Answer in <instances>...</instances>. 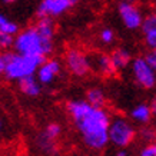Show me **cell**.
Instances as JSON below:
<instances>
[{"label":"cell","mask_w":156,"mask_h":156,"mask_svg":"<svg viewBox=\"0 0 156 156\" xmlns=\"http://www.w3.org/2000/svg\"><path fill=\"white\" fill-rule=\"evenodd\" d=\"M67 112L89 149L102 151L109 140L110 115L106 109L93 108L86 99H75L67 103Z\"/></svg>","instance_id":"cell-1"},{"label":"cell","mask_w":156,"mask_h":156,"mask_svg":"<svg viewBox=\"0 0 156 156\" xmlns=\"http://www.w3.org/2000/svg\"><path fill=\"white\" fill-rule=\"evenodd\" d=\"M55 49V40H49L40 36L34 26L20 30V33L14 37L13 52L22 56L30 57H48Z\"/></svg>","instance_id":"cell-2"},{"label":"cell","mask_w":156,"mask_h":156,"mask_svg":"<svg viewBox=\"0 0 156 156\" xmlns=\"http://www.w3.org/2000/svg\"><path fill=\"white\" fill-rule=\"evenodd\" d=\"M6 59V72L5 76L9 80L19 82L24 77L34 76L37 73V69L42 66L48 57H30V56H22L16 52H3Z\"/></svg>","instance_id":"cell-3"},{"label":"cell","mask_w":156,"mask_h":156,"mask_svg":"<svg viewBox=\"0 0 156 156\" xmlns=\"http://www.w3.org/2000/svg\"><path fill=\"white\" fill-rule=\"evenodd\" d=\"M136 130L125 118H115L109 128V140L119 149H125L133 142Z\"/></svg>","instance_id":"cell-4"},{"label":"cell","mask_w":156,"mask_h":156,"mask_svg":"<svg viewBox=\"0 0 156 156\" xmlns=\"http://www.w3.org/2000/svg\"><path fill=\"white\" fill-rule=\"evenodd\" d=\"M65 63H66L67 70L77 77H85L92 72L87 53L77 48H70L65 53Z\"/></svg>","instance_id":"cell-5"},{"label":"cell","mask_w":156,"mask_h":156,"mask_svg":"<svg viewBox=\"0 0 156 156\" xmlns=\"http://www.w3.org/2000/svg\"><path fill=\"white\" fill-rule=\"evenodd\" d=\"M76 5L75 0H42L36 9L37 19L43 17H57L66 13Z\"/></svg>","instance_id":"cell-6"},{"label":"cell","mask_w":156,"mask_h":156,"mask_svg":"<svg viewBox=\"0 0 156 156\" xmlns=\"http://www.w3.org/2000/svg\"><path fill=\"white\" fill-rule=\"evenodd\" d=\"M132 73L137 85L145 89H152L156 85V72L146 63L145 57H136L132 62Z\"/></svg>","instance_id":"cell-7"},{"label":"cell","mask_w":156,"mask_h":156,"mask_svg":"<svg viewBox=\"0 0 156 156\" xmlns=\"http://www.w3.org/2000/svg\"><path fill=\"white\" fill-rule=\"evenodd\" d=\"M118 13L120 16V20L129 30H136L142 27L143 16L140 9L136 5H133L130 2H120L118 6Z\"/></svg>","instance_id":"cell-8"},{"label":"cell","mask_w":156,"mask_h":156,"mask_svg":"<svg viewBox=\"0 0 156 156\" xmlns=\"http://www.w3.org/2000/svg\"><path fill=\"white\" fill-rule=\"evenodd\" d=\"M87 56H89L90 62V69L92 72H96L98 75L110 77L118 72L112 62L110 55H106L103 52H90L87 53Z\"/></svg>","instance_id":"cell-9"},{"label":"cell","mask_w":156,"mask_h":156,"mask_svg":"<svg viewBox=\"0 0 156 156\" xmlns=\"http://www.w3.org/2000/svg\"><path fill=\"white\" fill-rule=\"evenodd\" d=\"M62 72V63L55 57H50L37 69L36 77L43 86L50 85L56 80V77Z\"/></svg>","instance_id":"cell-10"},{"label":"cell","mask_w":156,"mask_h":156,"mask_svg":"<svg viewBox=\"0 0 156 156\" xmlns=\"http://www.w3.org/2000/svg\"><path fill=\"white\" fill-rule=\"evenodd\" d=\"M17 85H19L20 92H22L23 95L29 96V98H37V96L42 93V83L37 80L36 75L24 77V79L17 82Z\"/></svg>","instance_id":"cell-11"},{"label":"cell","mask_w":156,"mask_h":156,"mask_svg":"<svg viewBox=\"0 0 156 156\" xmlns=\"http://www.w3.org/2000/svg\"><path fill=\"white\" fill-rule=\"evenodd\" d=\"M34 27L37 29L40 36L49 40H55V34H56V24L52 17H43L37 19V23L34 24Z\"/></svg>","instance_id":"cell-12"},{"label":"cell","mask_w":156,"mask_h":156,"mask_svg":"<svg viewBox=\"0 0 156 156\" xmlns=\"http://www.w3.org/2000/svg\"><path fill=\"white\" fill-rule=\"evenodd\" d=\"M110 57H112V62H113L116 70H120V69H125V67L129 66V63H132V56L130 53L123 48H118L115 49L113 52L110 53Z\"/></svg>","instance_id":"cell-13"},{"label":"cell","mask_w":156,"mask_h":156,"mask_svg":"<svg viewBox=\"0 0 156 156\" xmlns=\"http://www.w3.org/2000/svg\"><path fill=\"white\" fill-rule=\"evenodd\" d=\"M86 102L89 105H92L93 108L103 109L105 103H106V96L105 92L100 87H90L86 92Z\"/></svg>","instance_id":"cell-14"},{"label":"cell","mask_w":156,"mask_h":156,"mask_svg":"<svg viewBox=\"0 0 156 156\" xmlns=\"http://www.w3.org/2000/svg\"><path fill=\"white\" fill-rule=\"evenodd\" d=\"M130 116H132V119L136 120V122L147 123L151 120V116H152L151 106H149V105H145V103L137 105V106H135V108L132 109Z\"/></svg>","instance_id":"cell-15"},{"label":"cell","mask_w":156,"mask_h":156,"mask_svg":"<svg viewBox=\"0 0 156 156\" xmlns=\"http://www.w3.org/2000/svg\"><path fill=\"white\" fill-rule=\"evenodd\" d=\"M0 32H3V33L10 34V36L16 37V36L20 33L19 24L14 23L13 20H10L6 14L0 13Z\"/></svg>","instance_id":"cell-16"},{"label":"cell","mask_w":156,"mask_h":156,"mask_svg":"<svg viewBox=\"0 0 156 156\" xmlns=\"http://www.w3.org/2000/svg\"><path fill=\"white\" fill-rule=\"evenodd\" d=\"M37 145L44 153L53 155V152H56V142H53V140L48 139L43 133H40V135L37 136Z\"/></svg>","instance_id":"cell-17"},{"label":"cell","mask_w":156,"mask_h":156,"mask_svg":"<svg viewBox=\"0 0 156 156\" xmlns=\"http://www.w3.org/2000/svg\"><path fill=\"white\" fill-rule=\"evenodd\" d=\"M142 30L143 33H152L156 32V12H151L143 17V23H142Z\"/></svg>","instance_id":"cell-18"},{"label":"cell","mask_w":156,"mask_h":156,"mask_svg":"<svg viewBox=\"0 0 156 156\" xmlns=\"http://www.w3.org/2000/svg\"><path fill=\"white\" fill-rule=\"evenodd\" d=\"M42 133L48 137V139L53 140V142H56V139L60 136V133H62V126L59 125V123H56V122H52V123H49L48 126L44 128V130H43Z\"/></svg>","instance_id":"cell-19"},{"label":"cell","mask_w":156,"mask_h":156,"mask_svg":"<svg viewBox=\"0 0 156 156\" xmlns=\"http://www.w3.org/2000/svg\"><path fill=\"white\" fill-rule=\"evenodd\" d=\"M13 44H14V37L13 36L0 32V50L9 52V49L13 48Z\"/></svg>","instance_id":"cell-20"},{"label":"cell","mask_w":156,"mask_h":156,"mask_svg":"<svg viewBox=\"0 0 156 156\" xmlns=\"http://www.w3.org/2000/svg\"><path fill=\"white\" fill-rule=\"evenodd\" d=\"M99 39H100V42L105 43V44H110L115 40V32L109 27L102 29L99 33Z\"/></svg>","instance_id":"cell-21"},{"label":"cell","mask_w":156,"mask_h":156,"mask_svg":"<svg viewBox=\"0 0 156 156\" xmlns=\"http://www.w3.org/2000/svg\"><path fill=\"white\" fill-rule=\"evenodd\" d=\"M140 137L145 142H149V145L156 143V130L153 128H143L140 130Z\"/></svg>","instance_id":"cell-22"},{"label":"cell","mask_w":156,"mask_h":156,"mask_svg":"<svg viewBox=\"0 0 156 156\" xmlns=\"http://www.w3.org/2000/svg\"><path fill=\"white\" fill-rule=\"evenodd\" d=\"M145 43L151 50H156V32L145 34Z\"/></svg>","instance_id":"cell-23"},{"label":"cell","mask_w":156,"mask_h":156,"mask_svg":"<svg viewBox=\"0 0 156 156\" xmlns=\"http://www.w3.org/2000/svg\"><path fill=\"white\" fill-rule=\"evenodd\" d=\"M145 60L149 66L156 72V50H149V52L145 55Z\"/></svg>","instance_id":"cell-24"},{"label":"cell","mask_w":156,"mask_h":156,"mask_svg":"<svg viewBox=\"0 0 156 156\" xmlns=\"http://www.w3.org/2000/svg\"><path fill=\"white\" fill-rule=\"evenodd\" d=\"M139 156H156V143H147L146 146L140 151Z\"/></svg>","instance_id":"cell-25"},{"label":"cell","mask_w":156,"mask_h":156,"mask_svg":"<svg viewBox=\"0 0 156 156\" xmlns=\"http://www.w3.org/2000/svg\"><path fill=\"white\" fill-rule=\"evenodd\" d=\"M6 72V59H5V53L0 52V75H5Z\"/></svg>","instance_id":"cell-26"},{"label":"cell","mask_w":156,"mask_h":156,"mask_svg":"<svg viewBox=\"0 0 156 156\" xmlns=\"http://www.w3.org/2000/svg\"><path fill=\"white\" fill-rule=\"evenodd\" d=\"M151 110H152V115H156V96L153 98V99L151 100Z\"/></svg>","instance_id":"cell-27"},{"label":"cell","mask_w":156,"mask_h":156,"mask_svg":"<svg viewBox=\"0 0 156 156\" xmlns=\"http://www.w3.org/2000/svg\"><path fill=\"white\" fill-rule=\"evenodd\" d=\"M116 156H128V152H126V149H119L116 152Z\"/></svg>","instance_id":"cell-28"},{"label":"cell","mask_w":156,"mask_h":156,"mask_svg":"<svg viewBox=\"0 0 156 156\" xmlns=\"http://www.w3.org/2000/svg\"><path fill=\"white\" fill-rule=\"evenodd\" d=\"M0 130H2V122H0Z\"/></svg>","instance_id":"cell-29"}]
</instances>
